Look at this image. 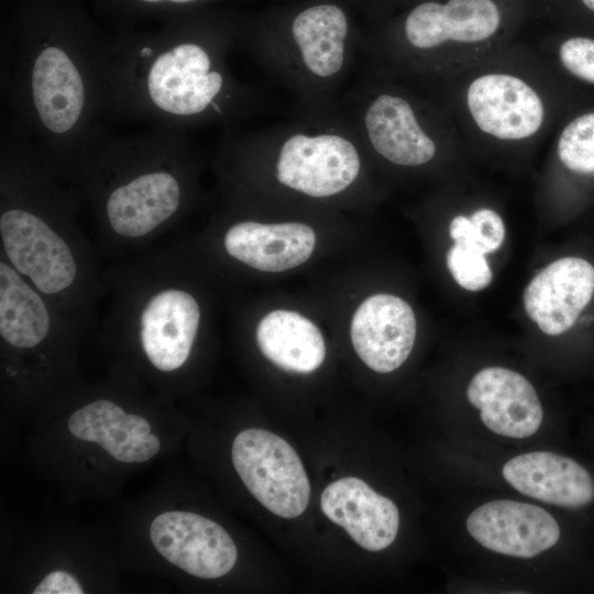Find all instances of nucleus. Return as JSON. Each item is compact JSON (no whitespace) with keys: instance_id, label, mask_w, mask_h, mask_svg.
<instances>
[{"instance_id":"1","label":"nucleus","mask_w":594,"mask_h":594,"mask_svg":"<svg viewBox=\"0 0 594 594\" xmlns=\"http://www.w3.org/2000/svg\"><path fill=\"white\" fill-rule=\"evenodd\" d=\"M241 33L242 24L197 19L110 43L105 116L185 131L250 119L262 99L230 64Z\"/></svg>"},{"instance_id":"2","label":"nucleus","mask_w":594,"mask_h":594,"mask_svg":"<svg viewBox=\"0 0 594 594\" xmlns=\"http://www.w3.org/2000/svg\"><path fill=\"white\" fill-rule=\"evenodd\" d=\"M110 43L62 19L26 20L1 47L6 121L70 169L105 116Z\"/></svg>"},{"instance_id":"3","label":"nucleus","mask_w":594,"mask_h":594,"mask_svg":"<svg viewBox=\"0 0 594 594\" xmlns=\"http://www.w3.org/2000/svg\"><path fill=\"white\" fill-rule=\"evenodd\" d=\"M194 154L187 131L155 124L132 134L102 125L76 157L72 169L96 198L110 228L139 238L173 218L187 194Z\"/></svg>"},{"instance_id":"4","label":"nucleus","mask_w":594,"mask_h":594,"mask_svg":"<svg viewBox=\"0 0 594 594\" xmlns=\"http://www.w3.org/2000/svg\"><path fill=\"white\" fill-rule=\"evenodd\" d=\"M362 38L348 3L304 0L275 7L242 24L241 45L290 94L297 113L328 116L340 110Z\"/></svg>"},{"instance_id":"5","label":"nucleus","mask_w":594,"mask_h":594,"mask_svg":"<svg viewBox=\"0 0 594 594\" xmlns=\"http://www.w3.org/2000/svg\"><path fill=\"white\" fill-rule=\"evenodd\" d=\"M223 156L264 166L277 186L311 199L341 196L359 184L367 156L341 109L227 136Z\"/></svg>"},{"instance_id":"6","label":"nucleus","mask_w":594,"mask_h":594,"mask_svg":"<svg viewBox=\"0 0 594 594\" xmlns=\"http://www.w3.org/2000/svg\"><path fill=\"white\" fill-rule=\"evenodd\" d=\"M502 25L493 0H418L366 34L369 64L421 87L448 72L454 53L490 42Z\"/></svg>"},{"instance_id":"7","label":"nucleus","mask_w":594,"mask_h":594,"mask_svg":"<svg viewBox=\"0 0 594 594\" xmlns=\"http://www.w3.org/2000/svg\"><path fill=\"white\" fill-rule=\"evenodd\" d=\"M340 109L366 153L393 166L429 165L451 139L435 98L371 64L343 92Z\"/></svg>"},{"instance_id":"8","label":"nucleus","mask_w":594,"mask_h":594,"mask_svg":"<svg viewBox=\"0 0 594 594\" xmlns=\"http://www.w3.org/2000/svg\"><path fill=\"white\" fill-rule=\"evenodd\" d=\"M461 100L479 134L505 143L535 139L550 113L547 96L527 76L506 68H486L470 77Z\"/></svg>"},{"instance_id":"9","label":"nucleus","mask_w":594,"mask_h":594,"mask_svg":"<svg viewBox=\"0 0 594 594\" xmlns=\"http://www.w3.org/2000/svg\"><path fill=\"white\" fill-rule=\"evenodd\" d=\"M232 462L248 491L273 514L295 518L307 508L308 476L283 438L260 428L245 429L233 440Z\"/></svg>"},{"instance_id":"10","label":"nucleus","mask_w":594,"mask_h":594,"mask_svg":"<svg viewBox=\"0 0 594 594\" xmlns=\"http://www.w3.org/2000/svg\"><path fill=\"white\" fill-rule=\"evenodd\" d=\"M150 538L169 563L201 579L227 574L237 561V547L217 522L201 515L170 510L156 516Z\"/></svg>"},{"instance_id":"11","label":"nucleus","mask_w":594,"mask_h":594,"mask_svg":"<svg viewBox=\"0 0 594 594\" xmlns=\"http://www.w3.org/2000/svg\"><path fill=\"white\" fill-rule=\"evenodd\" d=\"M594 299V264L564 256L538 273L524 293L529 318L548 336L571 330Z\"/></svg>"},{"instance_id":"12","label":"nucleus","mask_w":594,"mask_h":594,"mask_svg":"<svg viewBox=\"0 0 594 594\" xmlns=\"http://www.w3.org/2000/svg\"><path fill=\"white\" fill-rule=\"evenodd\" d=\"M466 529L484 548L525 559L552 548L561 536L560 526L550 513L516 501L481 505L468 517Z\"/></svg>"},{"instance_id":"13","label":"nucleus","mask_w":594,"mask_h":594,"mask_svg":"<svg viewBox=\"0 0 594 594\" xmlns=\"http://www.w3.org/2000/svg\"><path fill=\"white\" fill-rule=\"evenodd\" d=\"M416 329L415 314L404 299L377 294L358 307L350 334L356 354L371 370L389 373L409 356Z\"/></svg>"},{"instance_id":"14","label":"nucleus","mask_w":594,"mask_h":594,"mask_svg":"<svg viewBox=\"0 0 594 594\" xmlns=\"http://www.w3.org/2000/svg\"><path fill=\"white\" fill-rule=\"evenodd\" d=\"M466 397L480 410L484 426L497 435L528 438L542 422V406L534 386L515 371L498 366L481 370L469 383Z\"/></svg>"},{"instance_id":"15","label":"nucleus","mask_w":594,"mask_h":594,"mask_svg":"<svg viewBox=\"0 0 594 594\" xmlns=\"http://www.w3.org/2000/svg\"><path fill=\"white\" fill-rule=\"evenodd\" d=\"M320 506L331 521L344 528L365 550L381 551L397 536V506L361 479L348 476L329 484L321 494Z\"/></svg>"},{"instance_id":"16","label":"nucleus","mask_w":594,"mask_h":594,"mask_svg":"<svg viewBox=\"0 0 594 594\" xmlns=\"http://www.w3.org/2000/svg\"><path fill=\"white\" fill-rule=\"evenodd\" d=\"M504 479L519 493L568 509L594 503V476L576 460L548 451H534L507 461Z\"/></svg>"},{"instance_id":"17","label":"nucleus","mask_w":594,"mask_h":594,"mask_svg":"<svg viewBox=\"0 0 594 594\" xmlns=\"http://www.w3.org/2000/svg\"><path fill=\"white\" fill-rule=\"evenodd\" d=\"M200 320L196 299L187 292L168 288L156 293L140 317L141 345L154 367L179 369L188 359Z\"/></svg>"},{"instance_id":"18","label":"nucleus","mask_w":594,"mask_h":594,"mask_svg":"<svg viewBox=\"0 0 594 594\" xmlns=\"http://www.w3.org/2000/svg\"><path fill=\"white\" fill-rule=\"evenodd\" d=\"M315 245V231L302 222L244 220L232 224L224 235L229 255L263 272H283L301 265L311 256Z\"/></svg>"},{"instance_id":"19","label":"nucleus","mask_w":594,"mask_h":594,"mask_svg":"<svg viewBox=\"0 0 594 594\" xmlns=\"http://www.w3.org/2000/svg\"><path fill=\"white\" fill-rule=\"evenodd\" d=\"M68 430L76 438L100 444L112 458L124 463H140L153 458L160 439L141 416L127 414L119 405L100 399L77 409L68 419Z\"/></svg>"},{"instance_id":"20","label":"nucleus","mask_w":594,"mask_h":594,"mask_svg":"<svg viewBox=\"0 0 594 594\" xmlns=\"http://www.w3.org/2000/svg\"><path fill=\"white\" fill-rule=\"evenodd\" d=\"M256 342L278 367L294 373H311L323 362L326 345L318 327L290 310H274L257 324Z\"/></svg>"},{"instance_id":"21","label":"nucleus","mask_w":594,"mask_h":594,"mask_svg":"<svg viewBox=\"0 0 594 594\" xmlns=\"http://www.w3.org/2000/svg\"><path fill=\"white\" fill-rule=\"evenodd\" d=\"M51 318L40 295L4 262L0 263V334L11 345L29 349L48 334Z\"/></svg>"},{"instance_id":"22","label":"nucleus","mask_w":594,"mask_h":594,"mask_svg":"<svg viewBox=\"0 0 594 594\" xmlns=\"http://www.w3.org/2000/svg\"><path fill=\"white\" fill-rule=\"evenodd\" d=\"M454 244L473 248L484 254L495 252L505 238L501 216L490 208H480L471 216H457L449 226Z\"/></svg>"},{"instance_id":"23","label":"nucleus","mask_w":594,"mask_h":594,"mask_svg":"<svg viewBox=\"0 0 594 594\" xmlns=\"http://www.w3.org/2000/svg\"><path fill=\"white\" fill-rule=\"evenodd\" d=\"M554 55L563 74L579 84L594 87V34L574 32L562 37Z\"/></svg>"},{"instance_id":"24","label":"nucleus","mask_w":594,"mask_h":594,"mask_svg":"<svg viewBox=\"0 0 594 594\" xmlns=\"http://www.w3.org/2000/svg\"><path fill=\"white\" fill-rule=\"evenodd\" d=\"M447 266L454 280L464 289L477 292L492 282V271L481 251L454 244L447 253Z\"/></svg>"},{"instance_id":"25","label":"nucleus","mask_w":594,"mask_h":594,"mask_svg":"<svg viewBox=\"0 0 594 594\" xmlns=\"http://www.w3.org/2000/svg\"><path fill=\"white\" fill-rule=\"evenodd\" d=\"M78 581L67 572L54 571L47 574L34 588L33 594H82Z\"/></svg>"},{"instance_id":"26","label":"nucleus","mask_w":594,"mask_h":594,"mask_svg":"<svg viewBox=\"0 0 594 594\" xmlns=\"http://www.w3.org/2000/svg\"><path fill=\"white\" fill-rule=\"evenodd\" d=\"M351 2L362 8L371 18L377 19L386 6V0H351Z\"/></svg>"},{"instance_id":"27","label":"nucleus","mask_w":594,"mask_h":594,"mask_svg":"<svg viewBox=\"0 0 594 594\" xmlns=\"http://www.w3.org/2000/svg\"><path fill=\"white\" fill-rule=\"evenodd\" d=\"M578 14H582L587 22L594 23V0H573Z\"/></svg>"},{"instance_id":"28","label":"nucleus","mask_w":594,"mask_h":594,"mask_svg":"<svg viewBox=\"0 0 594 594\" xmlns=\"http://www.w3.org/2000/svg\"><path fill=\"white\" fill-rule=\"evenodd\" d=\"M136 1L144 4H150V6H164L165 4V0H136Z\"/></svg>"}]
</instances>
